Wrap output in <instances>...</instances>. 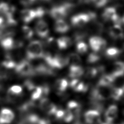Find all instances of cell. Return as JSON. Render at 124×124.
I'll return each instance as SVG.
<instances>
[{"mask_svg":"<svg viewBox=\"0 0 124 124\" xmlns=\"http://www.w3.org/2000/svg\"><path fill=\"white\" fill-rule=\"evenodd\" d=\"M44 50L42 43L38 40L31 42L26 49V58L28 60H33L43 58Z\"/></svg>","mask_w":124,"mask_h":124,"instance_id":"obj_1","label":"cell"},{"mask_svg":"<svg viewBox=\"0 0 124 124\" xmlns=\"http://www.w3.org/2000/svg\"><path fill=\"white\" fill-rule=\"evenodd\" d=\"M15 68L17 73L23 76H30L35 73L32 66L29 62L25 60L16 64Z\"/></svg>","mask_w":124,"mask_h":124,"instance_id":"obj_2","label":"cell"},{"mask_svg":"<svg viewBox=\"0 0 124 124\" xmlns=\"http://www.w3.org/2000/svg\"><path fill=\"white\" fill-rule=\"evenodd\" d=\"M89 45L94 52L104 50L107 46L106 41L102 37L97 36L91 37L89 39Z\"/></svg>","mask_w":124,"mask_h":124,"instance_id":"obj_3","label":"cell"},{"mask_svg":"<svg viewBox=\"0 0 124 124\" xmlns=\"http://www.w3.org/2000/svg\"><path fill=\"white\" fill-rule=\"evenodd\" d=\"M103 19L106 21H112L116 24H120L121 18L117 13L116 10L112 7H109L105 8L102 15Z\"/></svg>","mask_w":124,"mask_h":124,"instance_id":"obj_4","label":"cell"},{"mask_svg":"<svg viewBox=\"0 0 124 124\" xmlns=\"http://www.w3.org/2000/svg\"><path fill=\"white\" fill-rule=\"evenodd\" d=\"M91 21L88 13L78 14L73 16L71 18V24L75 27H82Z\"/></svg>","mask_w":124,"mask_h":124,"instance_id":"obj_5","label":"cell"},{"mask_svg":"<svg viewBox=\"0 0 124 124\" xmlns=\"http://www.w3.org/2000/svg\"><path fill=\"white\" fill-rule=\"evenodd\" d=\"M39 107L41 110L50 115H53L58 109L56 105L46 97H43L41 99Z\"/></svg>","mask_w":124,"mask_h":124,"instance_id":"obj_6","label":"cell"},{"mask_svg":"<svg viewBox=\"0 0 124 124\" xmlns=\"http://www.w3.org/2000/svg\"><path fill=\"white\" fill-rule=\"evenodd\" d=\"M84 119L87 124H95L100 121V112L94 109L87 111L84 114Z\"/></svg>","mask_w":124,"mask_h":124,"instance_id":"obj_7","label":"cell"},{"mask_svg":"<svg viewBox=\"0 0 124 124\" xmlns=\"http://www.w3.org/2000/svg\"><path fill=\"white\" fill-rule=\"evenodd\" d=\"M35 31L37 34L41 38H46L49 32L47 23L43 20H39L35 25Z\"/></svg>","mask_w":124,"mask_h":124,"instance_id":"obj_8","label":"cell"},{"mask_svg":"<svg viewBox=\"0 0 124 124\" xmlns=\"http://www.w3.org/2000/svg\"><path fill=\"white\" fill-rule=\"evenodd\" d=\"M15 117L13 111L7 108H3L0 111V124H9Z\"/></svg>","mask_w":124,"mask_h":124,"instance_id":"obj_9","label":"cell"},{"mask_svg":"<svg viewBox=\"0 0 124 124\" xmlns=\"http://www.w3.org/2000/svg\"><path fill=\"white\" fill-rule=\"evenodd\" d=\"M109 36L114 39H122L124 38V31L121 25L115 24L108 30Z\"/></svg>","mask_w":124,"mask_h":124,"instance_id":"obj_10","label":"cell"},{"mask_svg":"<svg viewBox=\"0 0 124 124\" xmlns=\"http://www.w3.org/2000/svg\"><path fill=\"white\" fill-rule=\"evenodd\" d=\"M118 114V108L115 105H110L105 113V121L112 123L113 121L117 117Z\"/></svg>","mask_w":124,"mask_h":124,"instance_id":"obj_11","label":"cell"},{"mask_svg":"<svg viewBox=\"0 0 124 124\" xmlns=\"http://www.w3.org/2000/svg\"><path fill=\"white\" fill-rule=\"evenodd\" d=\"M49 14L50 16L56 20L63 19L67 16L62 5L52 8L49 11Z\"/></svg>","mask_w":124,"mask_h":124,"instance_id":"obj_12","label":"cell"},{"mask_svg":"<svg viewBox=\"0 0 124 124\" xmlns=\"http://www.w3.org/2000/svg\"><path fill=\"white\" fill-rule=\"evenodd\" d=\"M20 17L22 20L26 23H28L35 18H37L35 9H25L21 10Z\"/></svg>","mask_w":124,"mask_h":124,"instance_id":"obj_13","label":"cell"},{"mask_svg":"<svg viewBox=\"0 0 124 124\" xmlns=\"http://www.w3.org/2000/svg\"><path fill=\"white\" fill-rule=\"evenodd\" d=\"M69 85L73 90L77 92H85L88 89V86L84 82L77 78L72 79L70 81Z\"/></svg>","mask_w":124,"mask_h":124,"instance_id":"obj_14","label":"cell"},{"mask_svg":"<svg viewBox=\"0 0 124 124\" xmlns=\"http://www.w3.org/2000/svg\"><path fill=\"white\" fill-rule=\"evenodd\" d=\"M57 48L60 49H65L70 47L73 43L71 38L68 36L61 37L56 40Z\"/></svg>","mask_w":124,"mask_h":124,"instance_id":"obj_15","label":"cell"},{"mask_svg":"<svg viewBox=\"0 0 124 124\" xmlns=\"http://www.w3.org/2000/svg\"><path fill=\"white\" fill-rule=\"evenodd\" d=\"M84 73V70L81 66L70 65L69 69V76L70 78H77L80 77Z\"/></svg>","mask_w":124,"mask_h":124,"instance_id":"obj_16","label":"cell"},{"mask_svg":"<svg viewBox=\"0 0 124 124\" xmlns=\"http://www.w3.org/2000/svg\"><path fill=\"white\" fill-rule=\"evenodd\" d=\"M55 30L59 33H65L69 30V26L63 19L57 20L55 23Z\"/></svg>","mask_w":124,"mask_h":124,"instance_id":"obj_17","label":"cell"},{"mask_svg":"<svg viewBox=\"0 0 124 124\" xmlns=\"http://www.w3.org/2000/svg\"><path fill=\"white\" fill-rule=\"evenodd\" d=\"M115 79L110 74L103 75L98 81L97 86L108 87L114 82Z\"/></svg>","mask_w":124,"mask_h":124,"instance_id":"obj_18","label":"cell"},{"mask_svg":"<svg viewBox=\"0 0 124 124\" xmlns=\"http://www.w3.org/2000/svg\"><path fill=\"white\" fill-rule=\"evenodd\" d=\"M15 42L12 37H6L0 39L1 46L5 50H11L15 47Z\"/></svg>","mask_w":124,"mask_h":124,"instance_id":"obj_19","label":"cell"},{"mask_svg":"<svg viewBox=\"0 0 124 124\" xmlns=\"http://www.w3.org/2000/svg\"><path fill=\"white\" fill-rule=\"evenodd\" d=\"M68 85V81L64 78H59L55 82V88L59 92L65 91Z\"/></svg>","mask_w":124,"mask_h":124,"instance_id":"obj_20","label":"cell"},{"mask_svg":"<svg viewBox=\"0 0 124 124\" xmlns=\"http://www.w3.org/2000/svg\"><path fill=\"white\" fill-rule=\"evenodd\" d=\"M69 63L70 65L74 66H80L81 63V59L79 56L75 53H71L67 56Z\"/></svg>","mask_w":124,"mask_h":124,"instance_id":"obj_21","label":"cell"},{"mask_svg":"<svg viewBox=\"0 0 124 124\" xmlns=\"http://www.w3.org/2000/svg\"><path fill=\"white\" fill-rule=\"evenodd\" d=\"M124 91L123 88L120 87H114L110 90V97L114 100L118 101L123 97Z\"/></svg>","mask_w":124,"mask_h":124,"instance_id":"obj_22","label":"cell"},{"mask_svg":"<svg viewBox=\"0 0 124 124\" xmlns=\"http://www.w3.org/2000/svg\"><path fill=\"white\" fill-rule=\"evenodd\" d=\"M104 30L103 25L99 22L94 21L93 23L90 26L89 31L92 33L100 34L103 32Z\"/></svg>","mask_w":124,"mask_h":124,"instance_id":"obj_23","label":"cell"},{"mask_svg":"<svg viewBox=\"0 0 124 124\" xmlns=\"http://www.w3.org/2000/svg\"><path fill=\"white\" fill-rule=\"evenodd\" d=\"M121 53L120 49L116 47H109L106 50L105 54L107 57L114 58L117 57Z\"/></svg>","mask_w":124,"mask_h":124,"instance_id":"obj_24","label":"cell"},{"mask_svg":"<svg viewBox=\"0 0 124 124\" xmlns=\"http://www.w3.org/2000/svg\"><path fill=\"white\" fill-rule=\"evenodd\" d=\"M43 95V88L42 86H36L33 90L31 95V98L32 100H36Z\"/></svg>","mask_w":124,"mask_h":124,"instance_id":"obj_25","label":"cell"},{"mask_svg":"<svg viewBox=\"0 0 124 124\" xmlns=\"http://www.w3.org/2000/svg\"><path fill=\"white\" fill-rule=\"evenodd\" d=\"M85 77L88 78H93L96 76L98 73L97 68L95 67H89L87 68V69L84 71Z\"/></svg>","mask_w":124,"mask_h":124,"instance_id":"obj_26","label":"cell"},{"mask_svg":"<svg viewBox=\"0 0 124 124\" xmlns=\"http://www.w3.org/2000/svg\"><path fill=\"white\" fill-rule=\"evenodd\" d=\"M1 64L3 67L7 69H12L15 68L16 63L11 58H10V56L8 55L6 59L2 62Z\"/></svg>","mask_w":124,"mask_h":124,"instance_id":"obj_27","label":"cell"},{"mask_svg":"<svg viewBox=\"0 0 124 124\" xmlns=\"http://www.w3.org/2000/svg\"><path fill=\"white\" fill-rule=\"evenodd\" d=\"M22 31L24 38L26 39H31L33 35V31L32 30L27 26H23L22 27Z\"/></svg>","mask_w":124,"mask_h":124,"instance_id":"obj_28","label":"cell"},{"mask_svg":"<svg viewBox=\"0 0 124 124\" xmlns=\"http://www.w3.org/2000/svg\"><path fill=\"white\" fill-rule=\"evenodd\" d=\"M74 119V115L73 112L68 109L64 110V114L62 118V120L67 123H70L73 121Z\"/></svg>","mask_w":124,"mask_h":124,"instance_id":"obj_29","label":"cell"},{"mask_svg":"<svg viewBox=\"0 0 124 124\" xmlns=\"http://www.w3.org/2000/svg\"><path fill=\"white\" fill-rule=\"evenodd\" d=\"M100 59V56L99 54L96 52H93L90 53L87 58V62L89 63H94Z\"/></svg>","mask_w":124,"mask_h":124,"instance_id":"obj_30","label":"cell"},{"mask_svg":"<svg viewBox=\"0 0 124 124\" xmlns=\"http://www.w3.org/2000/svg\"><path fill=\"white\" fill-rule=\"evenodd\" d=\"M22 92V88L20 85H15L11 86L8 90V93L12 95H18Z\"/></svg>","mask_w":124,"mask_h":124,"instance_id":"obj_31","label":"cell"},{"mask_svg":"<svg viewBox=\"0 0 124 124\" xmlns=\"http://www.w3.org/2000/svg\"><path fill=\"white\" fill-rule=\"evenodd\" d=\"M77 51L80 54H84L88 50V46L83 41L77 43L76 46Z\"/></svg>","mask_w":124,"mask_h":124,"instance_id":"obj_32","label":"cell"},{"mask_svg":"<svg viewBox=\"0 0 124 124\" xmlns=\"http://www.w3.org/2000/svg\"><path fill=\"white\" fill-rule=\"evenodd\" d=\"M85 2H91L97 7H102L105 6L108 2V0H83Z\"/></svg>","mask_w":124,"mask_h":124,"instance_id":"obj_33","label":"cell"},{"mask_svg":"<svg viewBox=\"0 0 124 124\" xmlns=\"http://www.w3.org/2000/svg\"><path fill=\"white\" fill-rule=\"evenodd\" d=\"M10 5L6 2H1L0 3V14L5 15L10 8Z\"/></svg>","mask_w":124,"mask_h":124,"instance_id":"obj_34","label":"cell"},{"mask_svg":"<svg viewBox=\"0 0 124 124\" xmlns=\"http://www.w3.org/2000/svg\"><path fill=\"white\" fill-rule=\"evenodd\" d=\"M67 109L72 111V110H77L78 109L79 105L77 102L74 100L69 101L67 104Z\"/></svg>","mask_w":124,"mask_h":124,"instance_id":"obj_35","label":"cell"},{"mask_svg":"<svg viewBox=\"0 0 124 124\" xmlns=\"http://www.w3.org/2000/svg\"><path fill=\"white\" fill-rule=\"evenodd\" d=\"M37 18H40L43 16L45 14V10L42 7H38L35 9Z\"/></svg>","mask_w":124,"mask_h":124,"instance_id":"obj_36","label":"cell"},{"mask_svg":"<svg viewBox=\"0 0 124 124\" xmlns=\"http://www.w3.org/2000/svg\"><path fill=\"white\" fill-rule=\"evenodd\" d=\"M64 110L62 109H57L53 115L57 119H62V118L64 114Z\"/></svg>","mask_w":124,"mask_h":124,"instance_id":"obj_37","label":"cell"},{"mask_svg":"<svg viewBox=\"0 0 124 124\" xmlns=\"http://www.w3.org/2000/svg\"><path fill=\"white\" fill-rule=\"evenodd\" d=\"M25 85L29 90H33L35 88L34 84L30 80H26L25 82Z\"/></svg>","mask_w":124,"mask_h":124,"instance_id":"obj_38","label":"cell"},{"mask_svg":"<svg viewBox=\"0 0 124 124\" xmlns=\"http://www.w3.org/2000/svg\"><path fill=\"white\" fill-rule=\"evenodd\" d=\"M36 0H20V2L22 4L24 5H29L33 3Z\"/></svg>","mask_w":124,"mask_h":124,"instance_id":"obj_39","label":"cell"},{"mask_svg":"<svg viewBox=\"0 0 124 124\" xmlns=\"http://www.w3.org/2000/svg\"><path fill=\"white\" fill-rule=\"evenodd\" d=\"M4 27V20L3 18L0 16V27Z\"/></svg>","mask_w":124,"mask_h":124,"instance_id":"obj_40","label":"cell"},{"mask_svg":"<svg viewBox=\"0 0 124 124\" xmlns=\"http://www.w3.org/2000/svg\"><path fill=\"white\" fill-rule=\"evenodd\" d=\"M124 124V122H122L121 123H120V124Z\"/></svg>","mask_w":124,"mask_h":124,"instance_id":"obj_41","label":"cell"},{"mask_svg":"<svg viewBox=\"0 0 124 124\" xmlns=\"http://www.w3.org/2000/svg\"><path fill=\"white\" fill-rule=\"evenodd\" d=\"M123 113H124V111H123Z\"/></svg>","mask_w":124,"mask_h":124,"instance_id":"obj_42","label":"cell"},{"mask_svg":"<svg viewBox=\"0 0 124 124\" xmlns=\"http://www.w3.org/2000/svg\"></svg>","mask_w":124,"mask_h":124,"instance_id":"obj_43","label":"cell"}]
</instances>
